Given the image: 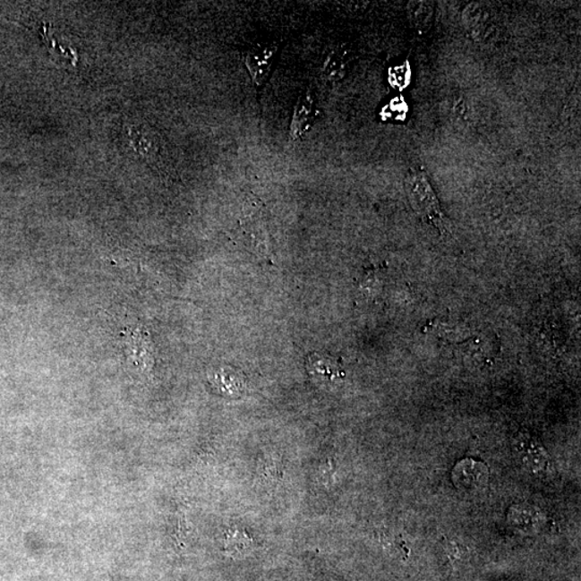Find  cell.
Instances as JSON below:
<instances>
[{"label":"cell","instance_id":"6da1fadb","mask_svg":"<svg viewBox=\"0 0 581 581\" xmlns=\"http://www.w3.org/2000/svg\"><path fill=\"white\" fill-rule=\"evenodd\" d=\"M406 189L413 209L424 222L436 228H445V217L440 201L423 169L414 168L408 175Z\"/></svg>","mask_w":581,"mask_h":581},{"label":"cell","instance_id":"7a4b0ae2","mask_svg":"<svg viewBox=\"0 0 581 581\" xmlns=\"http://www.w3.org/2000/svg\"><path fill=\"white\" fill-rule=\"evenodd\" d=\"M278 47L257 44L247 51L244 64L255 87H262L268 81L274 67Z\"/></svg>","mask_w":581,"mask_h":581},{"label":"cell","instance_id":"3957f363","mask_svg":"<svg viewBox=\"0 0 581 581\" xmlns=\"http://www.w3.org/2000/svg\"><path fill=\"white\" fill-rule=\"evenodd\" d=\"M316 116V99H314L312 90H307L298 98L295 110H293L290 125L291 140L293 141L303 140L312 130Z\"/></svg>","mask_w":581,"mask_h":581},{"label":"cell","instance_id":"277c9868","mask_svg":"<svg viewBox=\"0 0 581 581\" xmlns=\"http://www.w3.org/2000/svg\"><path fill=\"white\" fill-rule=\"evenodd\" d=\"M514 450L527 471L543 474L551 466V458L545 448L531 437L524 436L517 439Z\"/></svg>","mask_w":581,"mask_h":581},{"label":"cell","instance_id":"5b68a950","mask_svg":"<svg viewBox=\"0 0 581 581\" xmlns=\"http://www.w3.org/2000/svg\"><path fill=\"white\" fill-rule=\"evenodd\" d=\"M489 472L482 462L466 458L457 464L452 471V481L464 491H474L486 486Z\"/></svg>","mask_w":581,"mask_h":581},{"label":"cell","instance_id":"8992f818","mask_svg":"<svg viewBox=\"0 0 581 581\" xmlns=\"http://www.w3.org/2000/svg\"><path fill=\"white\" fill-rule=\"evenodd\" d=\"M463 22L475 39L484 40L491 36L493 30L491 13L483 4H471L464 9Z\"/></svg>","mask_w":581,"mask_h":581},{"label":"cell","instance_id":"52a82bcc","mask_svg":"<svg viewBox=\"0 0 581 581\" xmlns=\"http://www.w3.org/2000/svg\"><path fill=\"white\" fill-rule=\"evenodd\" d=\"M350 61L349 51L344 47H335L325 58L321 77L328 83H337L346 76Z\"/></svg>","mask_w":581,"mask_h":581},{"label":"cell","instance_id":"ba28073f","mask_svg":"<svg viewBox=\"0 0 581 581\" xmlns=\"http://www.w3.org/2000/svg\"><path fill=\"white\" fill-rule=\"evenodd\" d=\"M408 15L413 25L421 33H425L431 28L433 21L434 6L429 2H410Z\"/></svg>","mask_w":581,"mask_h":581},{"label":"cell","instance_id":"9c48e42d","mask_svg":"<svg viewBox=\"0 0 581 581\" xmlns=\"http://www.w3.org/2000/svg\"><path fill=\"white\" fill-rule=\"evenodd\" d=\"M453 110H455L457 116L466 119L468 114L466 101L464 98H457L455 106H453Z\"/></svg>","mask_w":581,"mask_h":581}]
</instances>
